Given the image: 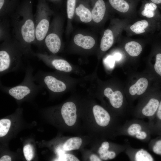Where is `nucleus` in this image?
I'll list each match as a JSON object with an SVG mask.
<instances>
[{"label":"nucleus","instance_id":"f257e3e1","mask_svg":"<svg viewBox=\"0 0 161 161\" xmlns=\"http://www.w3.org/2000/svg\"><path fill=\"white\" fill-rule=\"evenodd\" d=\"M13 38L21 46L25 56L35 57L31 45H36L33 0H23L10 16Z\"/></svg>","mask_w":161,"mask_h":161},{"label":"nucleus","instance_id":"f03ea898","mask_svg":"<svg viewBox=\"0 0 161 161\" xmlns=\"http://www.w3.org/2000/svg\"><path fill=\"white\" fill-rule=\"evenodd\" d=\"M22 49L13 38L3 41L0 46V75L19 70L23 66Z\"/></svg>","mask_w":161,"mask_h":161},{"label":"nucleus","instance_id":"7ed1b4c3","mask_svg":"<svg viewBox=\"0 0 161 161\" xmlns=\"http://www.w3.org/2000/svg\"><path fill=\"white\" fill-rule=\"evenodd\" d=\"M54 14L46 0H38L34 19L36 45L39 48L43 47L44 41L50 27L51 18Z\"/></svg>","mask_w":161,"mask_h":161},{"label":"nucleus","instance_id":"20e7f679","mask_svg":"<svg viewBox=\"0 0 161 161\" xmlns=\"http://www.w3.org/2000/svg\"><path fill=\"white\" fill-rule=\"evenodd\" d=\"M33 71L34 68L28 65L25 69L24 79L20 83L10 87L5 86L1 83V89L17 100H22L26 97L37 92L43 88L39 84L35 83Z\"/></svg>","mask_w":161,"mask_h":161},{"label":"nucleus","instance_id":"39448f33","mask_svg":"<svg viewBox=\"0 0 161 161\" xmlns=\"http://www.w3.org/2000/svg\"><path fill=\"white\" fill-rule=\"evenodd\" d=\"M133 21L127 18H111L109 26L104 30L101 37L100 47L101 51H107L115 42L119 41L125 28Z\"/></svg>","mask_w":161,"mask_h":161},{"label":"nucleus","instance_id":"423d86ee","mask_svg":"<svg viewBox=\"0 0 161 161\" xmlns=\"http://www.w3.org/2000/svg\"><path fill=\"white\" fill-rule=\"evenodd\" d=\"M64 24L63 18L61 15H54L43 44V47L51 55L56 54L61 49Z\"/></svg>","mask_w":161,"mask_h":161},{"label":"nucleus","instance_id":"0eeeda50","mask_svg":"<svg viewBox=\"0 0 161 161\" xmlns=\"http://www.w3.org/2000/svg\"><path fill=\"white\" fill-rule=\"evenodd\" d=\"M117 134L131 137L145 142H149L152 134L148 122L136 118L126 120L120 126Z\"/></svg>","mask_w":161,"mask_h":161},{"label":"nucleus","instance_id":"6e6552de","mask_svg":"<svg viewBox=\"0 0 161 161\" xmlns=\"http://www.w3.org/2000/svg\"><path fill=\"white\" fill-rule=\"evenodd\" d=\"M160 23L153 20L138 18L129 24L124 31L129 37L140 35L153 38V35L159 31Z\"/></svg>","mask_w":161,"mask_h":161},{"label":"nucleus","instance_id":"1a4fd4ad","mask_svg":"<svg viewBox=\"0 0 161 161\" xmlns=\"http://www.w3.org/2000/svg\"><path fill=\"white\" fill-rule=\"evenodd\" d=\"M161 93L155 92L142 101L132 112L134 118L143 119L147 118L148 121L154 117L158 108Z\"/></svg>","mask_w":161,"mask_h":161},{"label":"nucleus","instance_id":"9d476101","mask_svg":"<svg viewBox=\"0 0 161 161\" xmlns=\"http://www.w3.org/2000/svg\"><path fill=\"white\" fill-rule=\"evenodd\" d=\"M141 0H107L111 10L122 18L134 21L138 18L137 8Z\"/></svg>","mask_w":161,"mask_h":161},{"label":"nucleus","instance_id":"9b49d317","mask_svg":"<svg viewBox=\"0 0 161 161\" xmlns=\"http://www.w3.org/2000/svg\"><path fill=\"white\" fill-rule=\"evenodd\" d=\"M92 9L93 24L101 26L107 21L111 10L105 0H89Z\"/></svg>","mask_w":161,"mask_h":161},{"label":"nucleus","instance_id":"f8f14e48","mask_svg":"<svg viewBox=\"0 0 161 161\" xmlns=\"http://www.w3.org/2000/svg\"><path fill=\"white\" fill-rule=\"evenodd\" d=\"M103 94L116 111L117 115L124 117L128 114L124 96L121 92L118 90L113 91L110 88L107 87L104 90Z\"/></svg>","mask_w":161,"mask_h":161},{"label":"nucleus","instance_id":"ddd939ff","mask_svg":"<svg viewBox=\"0 0 161 161\" xmlns=\"http://www.w3.org/2000/svg\"><path fill=\"white\" fill-rule=\"evenodd\" d=\"M35 55L47 66L57 70L69 72L72 70L71 66L66 61L57 58L53 55H49L46 52L39 51L35 53Z\"/></svg>","mask_w":161,"mask_h":161},{"label":"nucleus","instance_id":"4468645a","mask_svg":"<svg viewBox=\"0 0 161 161\" xmlns=\"http://www.w3.org/2000/svg\"><path fill=\"white\" fill-rule=\"evenodd\" d=\"M74 19L81 23L93 24L89 0H77Z\"/></svg>","mask_w":161,"mask_h":161},{"label":"nucleus","instance_id":"2eb2a0df","mask_svg":"<svg viewBox=\"0 0 161 161\" xmlns=\"http://www.w3.org/2000/svg\"><path fill=\"white\" fill-rule=\"evenodd\" d=\"M156 4L148 0H142L137 15L140 18L149 19L160 23L161 13Z\"/></svg>","mask_w":161,"mask_h":161},{"label":"nucleus","instance_id":"dca6fc26","mask_svg":"<svg viewBox=\"0 0 161 161\" xmlns=\"http://www.w3.org/2000/svg\"><path fill=\"white\" fill-rule=\"evenodd\" d=\"M130 38L122 36L120 40L123 42V50L128 55L132 57H137L143 51V41Z\"/></svg>","mask_w":161,"mask_h":161},{"label":"nucleus","instance_id":"f3484780","mask_svg":"<svg viewBox=\"0 0 161 161\" xmlns=\"http://www.w3.org/2000/svg\"><path fill=\"white\" fill-rule=\"evenodd\" d=\"M72 38L74 44L84 49H92L96 43V37L95 35L86 32L80 31L76 32Z\"/></svg>","mask_w":161,"mask_h":161},{"label":"nucleus","instance_id":"a211bd4d","mask_svg":"<svg viewBox=\"0 0 161 161\" xmlns=\"http://www.w3.org/2000/svg\"><path fill=\"white\" fill-rule=\"evenodd\" d=\"M92 111L95 120L98 126L103 128H112V117L107 111L98 105L94 106Z\"/></svg>","mask_w":161,"mask_h":161},{"label":"nucleus","instance_id":"6ab92c4d","mask_svg":"<svg viewBox=\"0 0 161 161\" xmlns=\"http://www.w3.org/2000/svg\"><path fill=\"white\" fill-rule=\"evenodd\" d=\"M125 152L129 160L134 161H153L154 159L147 151L143 149L135 148L127 143Z\"/></svg>","mask_w":161,"mask_h":161},{"label":"nucleus","instance_id":"aec40b11","mask_svg":"<svg viewBox=\"0 0 161 161\" xmlns=\"http://www.w3.org/2000/svg\"><path fill=\"white\" fill-rule=\"evenodd\" d=\"M77 109L75 104L72 102L64 103L61 109V114L65 123L68 126H73L77 120Z\"/></svg>","mask_w":161,"mask_h":161},{"label":"nucleus","instance_id":"412c9836","mask_svg":"<svg viewBox=\"0 0 161 161\" xmlns=\"http://www.w3.org/2000/svg\"><path fill=\"white\" fill-rule=\"evenodd\" d=\"M151 57L153 61V68L156 76L161 79V42L155 40Z\"/></svg>","mask_w":161,"mask_h":161},{"label":"nucleus","instance_id":"4be33fe9","mask_svg":"<svg viewBox=\"0 0 161 161\" xmlns=\"http://www.w3.org/2000/svg\"><path fill=\"white\" fill-rule=\"evenodd\" d=\"M148 82L145 78L139 79L133 84L131 86L129 89L128 95L132 99L143 95L148 86Z\"/></svg>","mask_w":161,"mask_h":161},{"label":"nucleus","instance_id":"5701e85b","mask_svg":"<svg viewBox=\"0 0 161 161\" xmlns=\"http://www.w3.org/2000/svg\"><path fill=\"white\" fill-rule=\"evenodd\" d=\"M20 0H0V18L10 17L15 11Z\"/></svg>","mask_w":161,"mask_h":161},{"label":"nucleus","instance_id":"b1692460","mask_svg":"<svg viewBox=\"0 0 161 161\" xmlns=\"http://www.w3.org/2000/svg\"><path fill=\"white\" fill-rule=\"evenodd\" d=\"M77 0H66V13L67 18L66 32L68 35L72 29V22L74 19Z\"/></svg>","mask_w":161,"mask_h":161},{"label":"nucleus","instance_id":"393cba45","mask_svg":"<svg viewBox=\"0 0 161 161\" xmlns=\"http://www.w3.org/2000/svg\"><path fill=\"white\" fill-rule=\"evenodd\" d=\"M148 122L152 134L161 136V98L158 108L153 118Z\"/></svg>","mask_w":161,"mask_h":161},{"label":"nucleus","instance_id":"a878e982","mask_svg":"<svg viewBox=\"0 0 161 161\" xmlns=\"http://www.w3.org/2000/svg\"><path fill=\"white\" fill-rule=\"evenodd\" d=\"M10 20L9 18L0 19V40L3 41L11 39L10 33L11 29Z\"/></svg>","mask_w":161,"mask_h":161},{"label":"nucleus","instance_id":"bb28decb","mask_svg":"<svg viewBox=\"0 0 161 161\" xmlns=\"http://www.w3.org/2000/svg\"><path fill=\"white\" fill-rule=\"evenodd\" d=\"M110 144L107 141L103 142L101 146L99 148L98 153L100 159L103 160H107L112 159L116 156V152L112 150H110Z\"/></svg>","mask_w":161,"mask_h":161},{"label":"nucleus","instance_id":"cd10ccee","mask_svg":"<svg viewBox=\"0 0 161 161\" xmlns=\"http://www.w3.org/2000/svg\"><path fill=\"white\" fill-rule=\"evenodd\" d=\"M82 143V139L79 137H75L68 139L63 145L64 150L69 151L78 149Z\"/></svg>","mask_w":161,"mask_h":161},{"label":"nucleus","instance_id":"c85d7f7f","mask_svg":"<svg viewBox=\"0 0 161 161\" xmlns=\"http://www.w3.org/2000/svg\"><path fill=\"white\" fill-rule=\"evenodd\" d=\"M150 140L148 146L154 153L161 157V136Z\"/></svg>","mask_w":161,"mask_h":161},{"label":"nucleus","instance_id":"c756f323","mask_svg":"<svg viewBox=\"0 0 161 161\" xmlns=\"http://www.w3.org/2000/svg\"><path fill=\"white\" fill-rule=\"evenodd\" d=\"M11 121L8 119H2L0 120V137L5 135L8 132L10 125Z\"/></svg>","mask_w":161,"mask_h":161},{"label":"nucleus","instance_id":"7c9ffc66","mask_svg":"<svg viewBox=\"0 0 161 161\" xmlns=\"http://www.w3.org/2000/svg\"><path fill=\"white\" fill-rule=\"evenodd\" d=\"M23 151L27 160L30 161L33 156V151L32 146L30 144L25 145L23 148Z\"/></svg>","mask_w":161,"mask_h":161},{"label":"nucleus","instance_id":"2f4dec72","mask_svg":"<svg viewBox=\"0 0 161 161\" xmlns=\"http://www.w3.org/2000/svg\"><path fill=\"white\" fill-rule=\"evenodd\" d=\"M57 161H79V160L74 155L70 154H65L61 155Z\"/></svg>","mask_w":161,"mask_h":161},{"label":"nucleus","instance_id":"473e14b6","mask_svg":"<svg viewBox=\"0 0 161 161\" xmlns=\"http://www.w3.org/2000/svg\"><path fill=\"white\" fill-rule=\"evenodd\" d=\"M114 60L113 57L112 56H109L105 59V64L108 67L112 68L114 66Z\"/></svg>","mask_w":161,"mask_h":161},{"label":"nucleus","instance_id":"72a5a7b5","mask_svg":"<svg viewBox=\"0 0 161 161\" xmlns=\"http://www.w3.org/2000/svg\"><path fill=\"white\" fill-rule=\"evenodd\" d=\"M90 160L91 161H101L102 160L98 156L95 154H92L90 157Z\"/></svg>","mask_w":161,"mask_h":161},{"label":"nucleus","instance_id":"f704fd0d","mask_svg":"<svg viewBox=\"0 0 161 161\" xmlns=\"http://www.w3.org/2000/svg\"><path fill=\"white\" fill-rule=\"evenodd\" d=\"M0 161H11V159L10 157L8 155H4L1 157L0 159Z\"/></svg>","mask_w":161,"mask_h":161},{"label":"nucleus","instance_id":"c9c22d12","mask_svg":"<svg viewBox=\"0 0 161 161\" xmlns=\"http://www.w3.org/2000/svg\"><path fill=\"white\" fill-rule=\"evenodd\" d=\"M157 5L158 8L161 9V0H148Z\"/></svg>","mask_w":161,"mask_h":161},{"label":"nucleus","instance_id":"e433bc0d","mask_svg":"<svg viewBox=\"0 0 161 161\" xmlns=\"http://www.w3.org/2000/svg\"><path fill=\"white\" fill-rule=\"evenodd\" d=\"M113 57L115 60L119 61L121 59L122 55L120 53L117 52L114 55Z\"/></svg>","mask_w":161,"mask_h":161},{"label":"nucleus","instance_id":"4c0bfd02","mask_svg":"<svg viewBox=\"0 0 161 161\" xmlns=\"http://www.w3.org/2000/svg\"><path fill=\"white\" fill-rule=\"evenodd\" d=\"M47 1L52 2L54 4H59L61 3L63 0H46Z\"/></svg>","mask_w":161,"mask_h":161},{"label":"nucleus","instance_id":"58836bf2","mask_svg":"<svg viewBox=\"0 0 161 161\" xmlns=\"http://www.w3.org/2000/svg\"><path fill=\"white\" fill-rule=\"evenodd\" d=\"M159 34L161 35V21L160 22L159 28Z\"/></svg>","mask_w":161,"mask_h":161}]
</instances>
